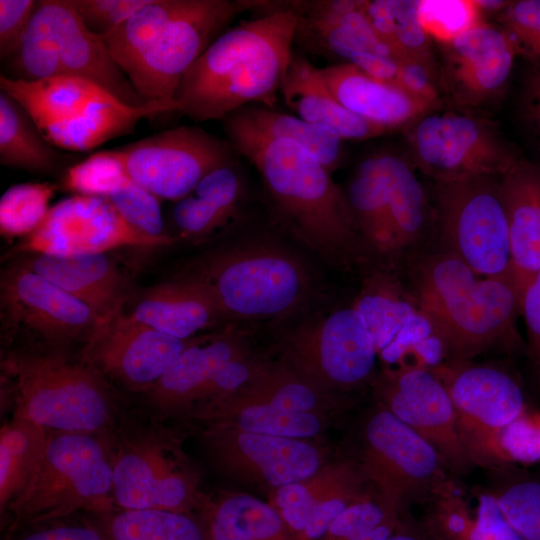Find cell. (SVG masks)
Listing matches in <instances>:
<instances>
[{
  "label": "cell",
  "mask_w": 540,
  "mask_h": 540,
  "mask_svg": "<svg viewBox=\"0 0 540 540\" xmlns=\"http://www.w3.org/2000/svg\"><path fill=\"white\" fill-rule=\"evenodd\" d=\"M475 5L479 9V11L486 12V11H498L501 9H505L511 1H501V0H474Z\"/></svg>",
  "instance_id": "obj_59"
},
{
  "label": "cell",
  "mask_w": 540,
  "mask_h": 540,
  "mask_svg": "<svg viewBox=\"0 0 540 540\" xmlns=\"http://www.w3.org/2000/svg\"><path fill=\"white\" fill-rule=\"evenodd\" d=\"M460 540H523L502 513L493 494L478 496L476 513Z\"/></svg>",
  "instance_id": "obj_52"
},
{
  "label": "cell",
  "mask_w": 540,
  "mask_h": 540,
  "mask_svg": "<svg viewBox=\"0 0 540 540\" xmlns=\"http://www.w3.org/2000/svg\"><path fill=\"white\" fill-rule=\"evenodd\" d=\"M435 209L447 250L477 275L513 274L510 237L499 177L435 183Z\"/></svg>",
  "instance_id": "obj_9"
},
{
  "label": "cell",
  "mask_w": 540,
  "mask_h": 540,
  "mask_svg": "<svg viewBox=\"0 0 540 540\" xmlns=\"http://www.w3.org/2000/svg\"><path fill=\"white\" fill-rule=\"evenodd\" d=\"M399 516H393L381 523L373 530L361 535L355 540H386L398 527Z\"/></svg>",
  "instance_id": "obj_57"
},
{
  "label": "cell",
  "mask_w": 540,
  "mask_h": 540,
  "mask_svg": "<svg viewBox=\"0 0 540 540\" xmlns=\"http://www.w3.org/2000/svg\"><path fill=\"white\" fill-rule=\"evenodd\" d=\"M493 495L505 518L523 540H540V479L511 480Z\"/></svg>",
  "instance_id": "obj_44"
},
{
  "label": "cell",
  "mask_w": 540,
  "mask_h": 540,
  "mask_svg": "<svg viewBox=\"0 0 540 540\" xmlns=\"http://www.w3.org/2000/svg\"><path fill=\"white\" fill-rule=\"evenodd\" d=\"M5 73L11 80L36 82L67 76L50 26L38 1L15 53L6 61Z\"/></svg>",
  "instance_id": "obj_41"
},
{
  "label": "cell",
  "mask_w": 540,
  "mask_h": 540,
  "mask_svg": "<svg viewBox=\"0 0 540 540\" xmlns=\"http://www.w3.org/2000/svg\"><path fill=\"white\" fill-rule=\"evenodd\" d=\"M443 460L420 434L383 408L366 422L360 469L389 505L400 508L408 497L447 485Z\"/></svg>",
  "instance_id": "obj_15"
},
{
  "label": "cell",
  "mask_w": 540,
  "mask_h": 540,
  "mask_svg": "<svg viewBox=\"0 0 540 540\" xmlns=\"http://www.w3.org/2000/svg\"><path fill=\"white\" fill-rule=\"evenodd\" d=\"M411 162L435 183L502 176L519 158L487 119L464 112H429L410 125Z\"/></svg>",
  "instance_id": "obj_10"
},
{
  "label": "cell",
  "mask_w": 540,
  "mask_h": 540,
  "mask_svg": "<svg viewBox=\"0 0 540 540\" xmlns=\"http://www.w3.org/2000/svg\"><path fill=\"white\" fill-rule=\"evenodd\" d=\"M114 500L120 509H158L191 515L205 502L199 477L178 438L151 430L122 446L112 461Z\"/></svg>",
  "instance_id": "obj_11"
},
{
  "label": "cell",
  "mask_w": 540,
  "mask_h": 540,
  "mask_svg": "<svg viewBox=\"0 0 540 540\" xmlns=\"http://www.w3.org/2000/svg\"><path fill=\"white\" fill-rule=\"evenodd\" d=\"M509 228L512 272L524 292L540 271V165L523 158L499 177Z\"/></svg>",
  "instance_id": "obj_25"
},
{
  "label": "cell",
  "mask_w": 540,
  "mask_h": 540,
  "mask_svg": "<svg viewBox=\"0 0 540 540\" xmlns=\"http://www.w3.org/2000/svg\"><path fill=\"white\" fill-rule=\"evenodd\" d=\"M503 463L534 464L540 462V412L528 407L499 435Z\"/></svg>",
  "instance_id": "obj_49"
},
{
  "label": "cell",
  "mask_w": 540,
  "mask_h": 540,
  "mask_svg": "<svg viewBox=\"0 0 540 540\" xmlns=\"http://www.w3.org/2000/svg\"><path fill=\"white\" fill-rule=\"evenodd\" d=\"M384 408L426 439L444 464L467 471L474 460L463 444L451 399L429 365H406L384 372L379 381Z\"/></svg>",
  "instance_id": "obj_18"
},
{
  "label": "cell",
  "mask_w": 540,
  "mask_h": 540,
  "mask_svg": "<svg viewBox=\"0 0 540 540\" xmlns=\"http://www.w3.org/2000/svg\"><path fill=\"white\" fill-rule=\"evenodd\" d=\"M38 4L67 76L95 84L129 107L147 104L114 60L103 38L85 27L69 0H38Z\"/></svg>",
  "instance_id": "obj_22"
},
{
  "label": "cell",
  "mask_w": 540,
  "mask_h": 540,
  "mask_svg": "<svg viewBox=\"0 0 540 540\" xmlns=\"http://www.w3.org/2000/svg\"><path fill=\"white\" fill-rule=\"evenodd\" d=\"M174 241L171 235L153 237L137 230L105 198L75 194L50 207L17 252L73 257L106 254L122 247L169 246Z\"/></svg>",
  "instance_id": "obj_16"
},
{
  "label": "cell",
  "mask_w": 540,
  "mask_h": 540,
  "mask_svg": "<svg viewBox=\"0 0 540 540\" xmlns=\"http://www.w3.org/2000/svg\"><path fill=\"white\" fill-rule=\"evenodd\" d=\"M64 519L39 523L37 524L39 527L15 540H104L96 522H74Z\"/></svg>",
  "instance_id": "obj_56"
},
{
  "label": "cell",
  "mask_w": 540,
  "mask_h": 540,
  "mask_svg": "<svg viewBox=\"0 0 540 540\" xmlns=\"http://www.w3.org/2000/svg\"><path fill=\"white\" fill-rule=\"evenodd\" d=\"M131 180L117 149H113L98 151L70 166L62 186L76 194L108 199Z\"/></svg>",
  "instance_id": "obj_43"
},
{
  "label": "cell",
  "mask_w": 540,
  "mask_h": 540,
  "mask_svg": "<svg viewBox=\"0 0 540 540\" xmlns=\"http://www.w3.org/2000/svg\"><path fill=\"white\" fill-rule=\"evenodd\" d=\"M21 263L85 303L102 321L122 310L125 278L106 254H28Z\"/></svg>",
  "instance_id": "obj_26"
},
{
  "label": "cell",
  "mask_w": 540,
  "mask_h": 540,
  "mask_svg": "<svg viewBox=\"0 0 540 540\" xmlns=\"http://www.w3.org/2000/svg\"><path fill=\"white\" fill-rule=\"evenodd\" d=\"M127 314L180 340L193 338L224 316L208 286L197 277L149 289Z\"/></svg>",
  "instance_id": "obj_28"
},
{
  "label": "cell",
  "mask_w": 540,
  "mask_h": 540,
  "mask_svg": "<svg viewBox=\"0 0 540 540\" xmlns=\"http://www.w3.org/2000/svg\"><path fill=\"white\" fill-rule=\"evenodd\" d=\"M380 154L387 174L390 222L394 254H397L422 239L429 206L411 162L393 153Z\"/></svg>",
  "instance_id": "obj_37"
},
{
  "label": "cell",
  "mask_w": 540,
  "mask_h": 540,
  "mask_svg": "<svg viewBox=\"0 0 540 540\" xmlns=\"http://www.w3.org/2000/svg\"><path fill=\"white\" fill-rule=\"evenodd\" d=\"M398 513L378 494L369 495L348 506L318 540H355Z\"/></svg>",
  "instance_id": "obj_48"
},
{
  "label": "cell",
  "mask_w": 540,
  "mask_h": 540,
  "mask_svg": "<svg viewBox=\"0 0 540 540\" xmlns=\"http://www.w3.org/2000/svg\"><path fill=\"white\" fill-rule=\"evenodd\" d=\"M226 30L200 55L174 94L194 122L222 120L252 104L273 108L293 54L298 16L281 1Z\"/></svg>",
  "instance_id": "obj_1"
},
{
  "label": "cell",
  "mask_w": 540,
  "mask_h": 540,
  "mask_svg": "<svg viewBox=\"0 0 540 540\" xmlns=\"http://www.w3.org/2000/svg\"><path fill=\"white\" fill-rule=\"evenodd\" d=\"M204 438L221 471L272 492L306 480L323 467L321 452L305 440L213 424L208 425Z\"/></svg>",
  "instance_id": "obj_17"
},
{
  "label": "cell",
  "mask_w": 540,
  "mask_h": 540,
  "mask_svg": "<svg viewBox=\"0 0 540 540\" xmlns=\"http://www.w3.org/2000/svg\"><path fill=\"white\" fill-rule=\"evenodd\" d=\"M232 395L288 412L319 413L325 404V392L286 366L264 363H260L249 382Z\"/></svg>",
  "instance_id": "obj_40"
},
{
  "label": "cell",
  "mask_w": 540,
  "mask_h": 540,
  "mask_svg": "<svg viewBox=\"0 0 540 540\" xmlns=\"http://www.w3.org/2000/svg\"><path fill=\"white\" fill-rule=\"evenodd\" d=\"M280 94L296 116L332 129L343 141L367 140L391 132L346 109L326 85L319 68L300 53L292 54Z\"/></svg>",
  "instance_id": "obj_27"
},
{
  "label": "cell",
  "mask_w": 540,
  "mask_h": 540,
  "mask_svg": "<svg viewBox=\"0 0 540 540\" xmlns=\"http://www.w3.org/2000/svg\"><path fill=\"white\" fill-rule=\"evenodd\" d=\"M0 90L24 106L51 144L78 152L133 133L142 119L179 111L175 101L129 107L99 86L70 76L23 82L0 75Z\"/></svg>",
  "instance_id": "obj_5"
},
{
  "label": "cell",
  "mask_w": 540,
  "mask_h": 540,
  "mask_svg": "<svg viewBox=\"0 0 540 540\" xmlns=\"http://www.w3.org/2000/svg\"><path fill=\"white\" fill-rule=\"evenodd\" d=\"M206 540H297L279 512L245 493H234L201 509Z\"/></svg>",
  "instance_id": "obj_30"
},
{
  "label": "cell",
  "mask_w": 540,
  "mask_h": 540,
  "mask_svg": "<svg viewBox=\"0 0 540 540\" xmlns=\"http://www.w3.org/2000/svg\"><path fill=\"white\" fill-rule=\"evenodd\" d=\"M319 70L332 94L346 109L391 131L411 125L437 107L351 63L340 62Z\"/></svg>",
  "instance_id": "obj_24"
},
{
  "label": "cell",
  "mask_w": 540,
  "mask_h": 540,
  "mask_svg": "<svg viewBox=\"0 0 540 540\" xmlns=\"http://www.w3.org/2000/svg\"><path fill=\"white\" fill-rule=\"evenodd\" d=\"M37 1L0 0V59L6 62L17 50Z\"/></svg>",
  "instance_id": "obj_53"
},
{
  "label": "cell",
  "mask_w": 540,
  "mask_h": 540,
  "mask_svg": "<svg viewBox=\"0 0 540 540\" xmlns=\"http://www.w3.org/2000/svg\"><path fill=\"white\" fill-rule=\"evenodd\" d=\"M411 298L446 361H472L497 345L523 346L516 329L523 291L514 275L479 278L449 250L412 256Z\"/></svg>",
  "instance_id": "obj_2"
},
{
  "label": "cell",
  "mask_w": 540,
  "mask_h": 540,
  "mask_svg": "<svg viewBox=\"0 0 540 540\" xmlns=\"http://www.w3.org/2000/svg\"><path fill=\"white\" fill-rule=\"evenodd\" d=\"M129 176L161 199L189 195L212 170L239 155L198 125H183L117 148Z\"/></svg>",
  "instance_id": "obj_14"
},
{
  "label": "cell",
  "mask_w": 540,
  "mask_h": 540,
  "mask_svg": "<svg viewBox=\"0 0 540 540\" xmlns=\"http://www.w3.org/2000/svg\"><path fill=\"white\" fill-rule=\"evenodd\" d=\"M429 369L451 399L459 434L474 462L503 463L500 432L527 408L518 383L501 369L472 361H446Z\"/></svg>",
  "instance_id": "obj_13"
},
{
  "label": "cell",
  "mask_w": 540,
  "mask_h": 540,
  "mask_svg": "<svg viewBox=\"0 0 540 540\" xmlns=\"http://www.w3.org/2000/svg\"><path fill=\"white\" fill-rule=\"evenodd\" d=\"M521 314L527 333V351L540 382V271L524 289Z\"/></svg>",
  "instance_id": "obj_55"
},
{
  "label": "cell",
  "mask_w": 540,
  "mask_h": 540,
  "mask_svg": "<svg viewBox=\"0 0 540 540\" xmlns=\"http://www.w3.org/2000/svg\"><path fill=\"white\" fill-rule=\"evenodd\" d=\"M0 289L1 308L10 323L52 344L88 338L102 321L85 303L21 262L3 272Z\"/></svg>",
  "instance_id": "obj_21"
},
{
  "label": "cell",
  "mask_w": 540,
  "mask_h": 540,
  "mask_svg": "<svg viewBox=\"0 0 540 540\" xmlns=\"http://www.w3.org/2000/svg\"><path fill=\"white\" fill-rule=\"evenodd\" d=\"M244 182L238 159L209 172L187 196L174 202L171 218L182 235L203 237L240 213Z\"/></svg>",
  "instance_id": "obj_29"
},
{
  "label": "cell",
  "mask_w": 540,
  "mask_h": 540,
  "mask_svg": "<svg viewBox=\"0 0 540 540\" xmlns=\"http://www.w3.org/2000/svg\"><path fill=\"white\" fill-rule=\"evenodd\" d=\"M261 0H150L102 37L145 102L174 101L186 71L231 21Z\"/></svg>",
  "instance_id": "obj_4"
},
{
  "label": "cell",
  "mask_w": 540,
  "mask_h": 540,
  "mask_svg": "<svg viewBox=\"0 0 540 540\" xmlns=\"http://www.w3.org/2000/svg\"><path fill=\"white\" fill-rule=\"evenodd\" d=\"M107 200L137 230L153 237L170 235L165 232L161 200L134 180Z\"/></svg>",
  "instance_id": "obj_47"
},
{
  "label": "cell",
  "mask_w": 540,
  "mask_h": 540,
  "mask_svg": "<svg viewBox=\"0 0 540 540\" xmlns=\"http://www.w3.org/2000/svg\"><path fill=\"white\" fill-rule=\"evenodd\" d=\"M386 540H433L422 534H419L407 526L399 523L395 531Z\"/></svg>",
  "instance_id": "obj_58"
},
{
  "label": "cell",
  "mask_w": 540,
  "mask_h": 540,
  "mask_svg": "<svg viewBox=\"0 0 540 540\" xmlns=\"http://www.w3.org/2000/svg\"><path fill=\"white\" fill-rule=\"evenodd\" d=\"M247 353L242 335L232 329L218 335L194 337L148 391V397L163 412L191 415L218 370Z\"/></svg>",
  "instance_id": "obj_23"
},
{
  "label": "cell",
  "mask_w": 540,
  "mask_h": 540,
  "mask_svg": "<svg viewBox=\"0 0 540 540\" xmlns=\"http://www.w3.org/2000/svg\"><path fill=\"white\" fill-rule=\"evenodd\" d=\"M113 466L92 435L48 434L40 461L24 490L9 504L16 524L60 520L77 511H115Z\"/></svg>",
  "instance_id": "obj_6"
},
{
  "label": "cell",
  "mask_w": 540,
  "mask_h": 540,
  "mask_svg": "<svg viewBox=\"0 0 540 540\" xmlns=\"http://www.w3.org/2000/svg\"><path fill=\"white\" fill-rule=\"evenodd\" d=\"M367 481L360 467L348 463L328 465L306 480L273 491L271 505L297 537L314 507L334 496L369 493L365 489Z\"/></svg>",
  "instance_id": "obj_35"
},
{
  "label": "cell",
  "mask_w": 540,
  "mask_h": 540,
  "mask_svg": "<svg viewBox=\"0 0 540 540\" xmlns=\"http://www.w3.org/2000/svg\"><path fill=\"white\" fill-rule=\"evenodd\" d=\"M210 256L196 275L224 316L244 319L283 317L309 289L306 271L291 254L264 242H245Z\"/></svg>",
  "instance_id": "obj_8"
},
{
  "label": "cell",
  "mask_w": 540,
  "mask_h": 540,
  "mask_svg": "<svg viewBox=\"0 0 540 540\" xmlns=\"http://www.w3.org/2000/svg\"><path fill=\"white\" fill-rule=\"evenodd\" d=\"M358 236L380 255L394 254L388 180L381 154L365 158L345 192Z\"/></svg>",
  "instance_id": "obj_31"
},
{
  "label": "cell",
  "mask_w": 540,
  "mask_h": 540,
  "mask_svg": "<svg viewBox=\"0 0 540 540\" xmlns=\"http://www.w3.org/2000/svg\"><path fill=\"white\" fill-rule=\"evenodd\" d=\"M474 0H423L418 2L420 23L438 43L449 41L482 23Z\"/></svg>",
  "instance_id": "obj_46"
},
{
  "label": "cell",
  "mask_w": 540,
  "mask_h": 540,
  "mask_svg": "<svg viewBox=\"0 0 540 540\" xmlns=\"http://www.w3.org/2000/svg\"><path fill=\"white\" fill-rule=\"evenodd\" d=\"M104 540H206L201 521L158 509H121L98 515Z\"/></svg>",
  "instance_id": "obj_39"
},
{
  "label": "cell",
  "mask_w": 540,
  "mask_h": 540,
  "mask_svg": "<svg viewBox=\"0 0 540 540\" xmlns=\"http://www.w3.org/2000/svg\"><path fill=\"white\" fill-rule=\"evenodd\" d=\"M353 307L362 316L376 345L387 362L397 361L406 346V332L420 316L408 298L385 275H374Z\"/></svg>",
  "instance_id": "obj_32"
},
{
  "label": "cell",
  "mask_w": 540,
  "mask_h": 540,
  "mask_svg": "<svg viewBox=\"0 0 540 540\" xmlns=\"http://www.w3.org/2000/svg\"><path fill=\"white\" fill-rule=\"evenodd\" d=\"M70 157L51 144L30 113L0 90V164L28 173L51 175Z\"/></svg>",
  "instance_id": "obj_33"
},
{
  "label": "cell",
  "mask_w": 540,
  "mask_h": 540,
  "mask_svg": "<svg viewBox=\"0 0 540 540\" xmlns=\"http://www.w3.org/2000/svg\"><path fill=\"white\" fill-rule=\"evenodd\" d=\"M222 125L227 142L257 170L278 221L324 256H350L359 236L332 173L292 140L264 136L229 115Z\"/></svg>",
  "instance_id": "obj_3"
},
{
  "label": "cell",
  "mask_w": 540,
  "mask_h": 540,
  "mask_svg": "<svg viewBox=\"0 0 540 540\" xmlns=\"http://www.w3.org/2000/svg\"><path fill=\"white\" fill-rule=\"evenodd\" d=\"M229 116L264 136L289 139L302 145L330 173L339 168L343 162V140L326 126L259 104L245 106Z\"/></svg>",
  "instance_id": "obj_36"
},
{
  "label": "cell",
  "mask_w": 540,
  "mask_h": 540,
  "mask_svg": "<svg viewBox=\"0 0 540 540\" xmlns=\"http://www.w3.org/2000/svg\"><path fill=\"white\" fill-rule=\"evenodd\" d=\"M150 0H69L85 27L104 37Z\"/></svg>",
  "instance_id": "obj_51"
},
{
  "label": "cell",
  "mask_w": 540,
  "mask_h": 540,
  "mask_svg": "<svg viewBox=\"0 0 540 540\" xmlns=\"http://www.w3.org/2000/svg\"><path fill=\"white\" fill-rule=\"evenodd\" d=\"M377 353L372 335L353 306L300 325L283 346L284 366L325 393L364 382Z\"/></svg>",
  "instance_id": "obj_12"
},
{
  "label": "cell",
  "mask_w": 540,
  "mask_h": 540,
  "mask_svg": "<svg viewBox=\"0 0 540 540\" xmlns=\"http://www.w3.org/2000/svg\"><path fill=\"white\" fill-rule=\"evenodd\" d=\"M57 186L26 182L10 186L0 198V232L5 238L27 237L44 220Z\"/></svg>",
  "instance_id": "obj_42"
},
{
  "label": "cell",
  "mask_w": 540,
  "mask_h": 540,
  "mask_svg": "<svg viewBox=\"0 0 540 540\" xmlns=\"http://www.w3.org/2000/svg\"><path fill=\"white\" fill-rule=\"evenodd\" d=\"M439 46L442 86L452 102L463 108L480 107L499 98L519 52L504 28L485 22Z\"/></svg>",
  "instance_id": "obj_20"
},
{
  "label": "cell",
  "mask_w": 540,
  "mask_h": 540,
  "mask_svg": "<svg viewBox=\"0 0 540 540\" xmlns=\"http://www.w3.org/2000/svg\"><path fill=\"white\" fill-rule=\"evenodd\" d=\"M502 18L518 51L540 62V0L511 1Z\"/></svg>",
  "instance_id": "obj_50"
},
{
  "label": "cell",
  "mask_w": 540,
  "mask_h": 540,
  "mask_svg": "<svg viewBox=\"0 0 540 540\" xmlns=\"http://www.w3.org/2000/svg\"><path fill=\"white\" fill-rule=\"evenodd\" d=\"M14 416L55 432L92 435L112 424V403L96 369L58 355L17 354L3 365Z\"/></svg>",
  "instance_id": "obj_7"
},
{
  "label": "cell",
  "mask_w": 540,
  "mask_h": 540,
  "mask_svg": "<svg viewBox=\"0 0 540 540\" xmlns=\"http://www.w3.org/2000/svg\"><path fill=\"white\" fill-rule=\"evenodd\" d=\"M520 120L540 146V62L533 61L525 71L518 98Z\"/></svg>",
  "instance_id": "obj_54"
},
{
  "label": "cell",
  "mask_w": 540,
  "mask_h": 540,
  "mask_svg": "<svg viewBox=\"0 0 540 540\" xmlns=\"http://www.w3.org/2000/svg\"><path fill=\"white\" fill-rule=\"evenodd\" d=\"M192 416L208 424L300 440L314 437L322 430V420L318 413L288 412L269 405L244 401L234 395Z\"/></svg>",
  "instance_id": "obj_34"
},
{
  "label": "cell",
  "mask_w": 540,
  "mask_h": 540,
  "mask_svg": "<svg viewBox=\"0 0 540 540\" xmlns=\"http://www.w3.org/2000/svg\"><path fill=\"white\" fill-rule=\"evenodd\" d=\"M41 425L13 417L0 431L1 510L24 490L44 451L48 433Z\"/></svg>",
  "instance_id": "obj_38"
},
{
  "label": "cell",
  "mask_w": 540,
  "mask_h": 540,
  "mask_svg": "<svg viewBox=\"0 0 540 540\" xmlns=\"http://www.w3.org/2000/svg\"><path fill=\"white\" fill-rule=\"evenodd\" d=\"M193 338L168 336L121 310L89 335L84 358L89 366L126 386L149 391Z\"/></svg>",
  "instance_id": "obj_19"
},
{
  "label": "cell",
  "mask_w": 540,
  "mask_h": 540,
  "mask_svg": "<svg viewBox=\"0 0 540 540\" xmlns=\"http://www.w3.org/2000/svg\"><path fill=\"white\" fill-rule=\"evenodd\" d=\"M418 2L394 0L393 31L388 45L398 61L420 63L435 75L431 40L420 23Z\"/></svg>",
  "instance_id": "obj_45"
}]
</instances>
